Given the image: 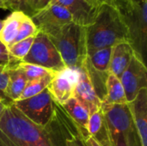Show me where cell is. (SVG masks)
<instances>
[{
    "label": "cell",
    "instance_id": "30bf717a",
    "mask_svg": "<svg viewBox=\"0 0 147 146\" xmlns=\"http://www.w3.org/2000/svg\"><path fill=\"white\" fill-rule=\"evenodd\" d=\"M76 71L78 78L74 86L73 97L88 110L90 115L101 108L102 101L96 93L85 65H84Z\"/></svg>",
    "mask_w": 147,
    "mask_h": 146
},
{
    "label": "cell",
    "instance_id": "4dcf8cb0",
    "mask_svg": "<svg viewBox=\"0 0 147 146\" xmlns=\"http://www.w3.org/2000/svg\"><path fill=\"white\" fill-rule=\"evenodd\" d=\"M10 104H12V103H11V102H6V101H2V100H0V118H1V116L3 115V114L4 110L6 109V108H7L9 105H10Z\"/></svg>",
    "mask_w": 147,
    "mask_h": 146
},
{
    "label": "cell",
    "instance_id": "ba28073f",
    "mask_svg": "<svg viewBox=\"0 0 147 146\" xmlns=\"http://www.w3.org/2000/svg\"><path fill=\"white\" fill-rule=\"evenodd\" d=\"M31 19L38 31L48 37L53 36L62 28L72 22L71 15L64 7L53 3L32 15Z\"/></svg>",
    "mask_w": 147,
    "mask_h": 146
},
{
    "label": "cell",
    "instance_id": "52a82bcc",
    "mask_svg": "<svg viewBox=\"0 0 147 146\" xmlns=\"http://www.w3.org/2000/svg\"><path fill=\"white\" fill-rule=\"evenodd\" d=\"M22 61L41 66L54 73L66 69L53 43L41 32L35 35L28 53Z\"/></svg>",
    "mask_w": 147,
    "mask_h": 146
},
{
    "label": "cell",
    "instance_id": "d4e9b609",
    "mask_svg": "<svg viewBox=\"0 0 147 146\" xmlns=\"http://www.w3.org/2000/svg\"><path fill=\"white\" fill-rule=\"evenodd\" d=\"M10 10L21 11L28 16L34 15L33 0H10Z\"/></svg>",
    "mask_w": 147,
    "mask_h": 146
},
{
    "label": "cell",
    "instance_id": "4fadbf2b",
    "mask_svg": "<svg viewBox=\"0 0 147 146\" xmlns=\"http://www.w3.org/2000/svg\"><path fill=\"white\" fill-rule=\"evenodd\" d=\"M142 145L147 146V89H142L135 99L127 103Z\"/></svg>",
    "mask_w": 147,
    "mask_h": 146
},
{
    "label": "cell",
    "instance_id": "5b68a950",
    "mask_svg": "<svg viewBox=\"0 0 147 146\" xmlns=\"http://www.w3.org/2000/svg\"><path fill=\"white\" fill-rule=\"evenodd\" d=\"M111 146H143L127 104L101 107Z\"/></svg>",
    "mask_w": 147,
    "mask_h": 146
},
{
    "label": "cell",
    "instance_id": "9c48e42d",
    "mask_svg": "<svg viewBox=\"0 0 147 146\" xmlns=\"http://www.w3.org/2000/svg\"><path fill=\"white\" fill-rule=\"evenodd\" d=\"M127 103L135 99L142 89H147V69L146 63L135 53L120 77Z\"/></svg>",
    "mask_w": 147,
    "mask_h": 146
},
{
    "label": "cell",
    "instance_id": "8992f818",
    "mask_svg": "<svg viewBox=\"0 0 147 146\" xmlns=\"http://www.w3.org/2000/svg\"><path fill=\"white\" fill-rule=\"evenodd\" d=\"M13 104L26 118L39 126H46L53 120L59 105L47 89L30 98L16 101Z\"/></svg>",
    "mask_w": 147,
    "mask_h": 146
},
{
    "label": "cell",
    "instance_id": "f546056e",
    "mask_svg": "<svg viewBox=\"0 0 147 146\" xmlns=\"http://www.w3.org/2000/svg\"><path fill=\"white\" fill-rule=\"evenodd\" d=\"M65 146H84V141L83 140L81 136H76L68 140Z\"/></svg>",
    "mask_w": 147,
    "mask_h": 146
},
{
    "label": "cell",
    "instance_id": "6da1fadb",
    "mask_svg": "<svg viewBox=\"0 0 147 146\" xmlns=\"http://www.w3.org/2000/svg\"><path fill=\"white\" fill-rule=\"evenodd\" d=\"M76 136H80L77 127L59 104L46 126L30 121L13 103L0 118V146H65Z\"/></svg>",
    "mask_w": 147,
    "mask_h": 146
},
{
    "label": "cell",
    "instance_id": "e0dca14e",
    "mask_svg": "<svg viewBox=\"0 0 147 146\" xmlns=\"http://www.w3.org/2000/svg\"><path fill=\"white\" fill-rule=\"evenodd\" d=\"M88 132L90 136L92 137L101 146H111L102 108L90 115Z\"/></svg>",
    "mask_w": 147,
    "mask_h": 146
},
{
    "label": "cell",
    "instance_id": "8fae6325",
    "mask_svg": "<svg viewBox=\"0 0 147 146\" xmlns=\"http://www.w3.org/2000/svg\"><path fill=\"white\" fill-rule=\"evenodd\" d=\"M77 78V71L66 68L63 71L55 73L47 89L53 100L62 106L69 99L73 97Z\"/></svg>",
    "mask_w": 147,
    "mask_h": 146
},
{
    "label": "cell",
    "instance_id": "2e32d148",
    "mask_svg": "<svg viewBox=\"0 0 147 146\" xmlns=\"http://www.w3.org/2000/svg\"><path fill=\"white\" fill-rule=\"evenodd\" d=\"M16 62L17 61L9 65L8 72L9 78L5 91L6 96L12 102L19 99L28 83L23 72L16 66Z\"/></svg>",
    "mask_w": 147,
    "mask_h": 146
},
{
    "label": "cell",
    "instance_id": "ac0fdd59",
    "mask_svg": "<svg viewBox=\"0 0 147 146\" xmlns=\"http://www.w3.org/2000/svg\"><path fill=\"white\" fill-rule=\"evenodd\" d=\"M106 95L102 102L106 105H122L127 104V99L123 86L119 77L109 72L106 80Z\"/></svg>",
    "mask_w": 147,
    "mask_h": 146
},
{
    "label": "cell",
    "instance_id": "3957f363",
    "mask_svg": "<svg viewBox=\"0 0 147 146\" xmlns=\"http://www.w3.org/2000/svg\"><path fill=\"white\" fill-rule=\"evenodd\" d=\"M49 39L66 68L76 71L84 65L88 57L84 27L71 22Z\"/></svg>",
    "mask_w": 147,
    "mask_h": 146
},
{
    "label": "cell",
    "instance_id": "44dd1931",
    "mask_svg": "<svg viewBox=\"0 0 147 146\" xmlns=\"http://www.w3.org/2000/svg\"><path fill=\"white\" fill-rule=\"evenodd\" d=\"M16 66L20 70H22L28 83L34 81V80L40 79V78H43V77H46L48 76H53L55 74L52 71H49L46 68H43L39 65L25 63L23 61H17Z\"/></svg>",
    "mask_w": 147,
    "mask_h": 146
},
{
    "label": "cell",
    "instance_id": "83f0119b",
    "mask_svg": "<svg viewBox=\"0 0 147 146\" xmlns=\"http://www.w3.org/2000/svg\"><path fill=\"white\" fill-rule=\"evenodd\" d=\"M51 2H52V0H33V9H34V13L35 14L38 11L43 9L47 5H49L51 3Z\"/></svg>",
    "mask_w": 147,
    "mask_h": 146
},
{
    "label": "cell",
    "instance_id": "4316f807",
    "mask_svg": "<svg viewBox=\"0 0 147 146\" xmlns=\"http://www.w3.org/2000/svg\"><path fill=\"white\" fill-rule=\"evenodd\" d=\"M16 61L18 60L14 59L10 56L7 46L0 41V65H9Z\"/></svg>",
    "mask_w": 147,
    "mask_h": 146
},
{
    "label": "cell",
    "instance_id": "7c38bea8",
    "mask_svg": "<svg viewBox=\"0 0 147 146\" xmlns=\"http://www.w3.org/2000/svg\"><path fill=\"white\" fill-rule=\"evenodd\" d=\"M51 3L64 7L71 15L72 22L84 28L94 22L98 9L85 0H52Z\"/></svg>",
    "mask_w": 147,
    "mask_h": 146
},
{
    "label": "cell",
    "instance_id": "603a6c76",
    "mask_svg": "<svg viewBox=\"0 0 147 146\" xmlns=\"http://www.w3.org/2000/svg\"><path fill=\"white\" fill-rule=\"evenodd\" d=\"M34 37L27 38L25 40H20V41L16 42L13 45L9 46L8 47V50H9L10 56L16 60L22 61L26 57V55L28 53V52L31 48V46L33 44Z\"/></svg>",
    "mask_w": 147,
    "mask_h": 146
},
{
    "label": "cell",
    "instance_id": "9a60e30c",
    "mask_svg": "<svg viewBox=\"0 0 147 146\" xmlns=\"http://www.w3.org/2000/svg\"><path fill=\"white\" fill-rule=\"evenodd\" d=\"M134 54V50L129 42L124 41L115 45L112 47L109 72L120 78L128 66Z\"/></svg>",
    "mask_w": 147,
    "mask_h": 146
},
{
    "label": "cell",
    "instance_id": "277c9868",
    "mask_svg": "<svg viewBox=\"0 0 147 146\" xmlns=\"http://www.w3.org/2000/svg\"><path fill=\"white\" fill-rule=\"evenodd\" d=\"M128 30L129 43L146 63L147 54V0H115Z\"/></svg>",
    "mask_w": 147,
    "mask_h": 146
},
{
    "label": "cell",
    "instance_id": "d6a6232c",
    "mask_svg": "<svg viewBox=\"0 0 147 146\" xmlns=\"http://www.w3.org/2000/svg\"><path fill=\"white\" fill-rule=\"evenodd\" d=\"M3 20H0V32L3 28Z\"/></svg>",
    "mask_w": 147,
    "mask_h": 146
},
{
    "label": "cell",
    "instance_id": "cb8c5ba5",
    "mask_svg": "<svg viewBox=\"0 0 147 146\" xmlns=\"http://www.w3.org/2000/svg\"><path fill=\"white\" fill-rule=\"evenodd\" d=\"M39 33L38 28H36L35 24L34 23L33 20L30 16L25 15L23 19L21 22L18 33L16 34V37L12 43V45L16 42H18L20 40H25L29 37H34Z\"/></svg>",
    "mask_w": 147,
    "mask_h": 146
},
{
    "label": "cell",
    "instance_id": "7a4b0ae2",
    "mask_svg": "<svg viewBox=\"0 0 147 146\" xmlns=\"http://www.w3.org/2000/svg\"><path fill=\"white\" fill-rule=\"evenodd\" d=\"M85 30L88 55L102 48L113 47L120 42H129L127 26L115 6H100L94 22Z\"/></svg>",
    "mask_w": 147,
    "mask_h": 146
},
{
    "label": "cell",
    "instance_id": "836d02e7",
    "mask_svg": "<svg viewBox=\"0 0 147 146\" xmlns=\"http://www.w3.org/2000/svg\"><path fill=\"white\" fill-rule=\"evenodd\" d=\"M137 1H141V0H137Z\"/></svg>",
    "mask_w": 147,
    "mask_h": 146
},
{
    "label": "cell",
    "instance_id": "d6986e66",
    "mask_svg": "<svg viewBox=\"0 0 147 146\" xmlns=\"http://www.w3.org/2000/svg\"><path fill=\"white\" fill-rule=\"evenodd\" d=\"M25 14L21 11H12L5 20L0 32V41L4 44L7 48L12 45L19 30V27Z\"/></svg>",
    "mask_w": 147,
    "mask_h": 146
},
{
    "label": "cell",
    "instance_id": "1f68e13d",
    "mask_svg": "<svg viewBox=\"0 0 147 146\" xmlns=\"http://www.w3.org/2000/svg\"><path fill=\"white\" fill-rule=\"evenodd\" d=\"M84 146H101L92 137L88 138L86 140H84Z\"/></svg>",
    "mask_w": 147,
    "mask_h": 146
},
{
    "label": "cell",
    "instance_id": "5bb4252c",
    "mask_svg": "<svg viewBox=\"0 0 147 146\" xmlns=\"http://www.w3.org/2000/svg\"><path fill=\"white\" fill-rule=\"evenodd\" d=\"M62 108L77 127L83 140L84 141L90 138V136L88 132L90 114L88 110L74 97H71L65 103H64Z\"/></svg>",
    "mask_w": 147,
    "mask_h": 146
},
{
    "label": "cell",
    "instance_id": "ffe728a7",
    "mask_svg": "<svg viewBox=\"0 0 147 146\" xmlns=\"http://www.w3.org/2000/svg\"><path fill=\"white\" fill-rule=\"evenodd\" d=\"M112 47H106L95 51L88 55L89 65L97 72L108 74L109 70Z\"/></svg>",
    "mask_w": 147,
    "mask_h": 146
},
{
    "label": "cell",
    "instance_id": "f1b7e54d",
    "mask_svg": "<svg viewBox=\"0 0 147 146\" xmlns=\"http://www.w3.org/2000/svg\"><path fill=\"white\" fill-rule=\"evenodd\" d=\"M90 5L99 8L102 5H110L115 7V0H85Z\"/></svg>",
    "mask_w": 147,
    "mask_h": 146
},
{
    "label": "cell",
    "instance_id": "484cf974",
    "mask_svg": "<svg viewBox=\"0 0 147 146\" xmlns=\"http://www.w3.org/2000/svg\"><path fill=\"white\" fill-rule=\"evenodd\" d=\"M9 65L10 64L4 65H0V100L6 101V102L13 103L12 102H10L8 99V97L6 96V93H5L7 83H8V78H9L8 72H9Z\"/></svg>",
    "mask_w": 147,
    "mask_h": 146
},
{
    "label": "cell",
    "instance_id": "7402d4cb",
    "mask_svg": "<svg viewBox=\"0 0 147 146\" xmlns=\"http://www.w3.org/2000/svg\"><path fill=\"white\" fill-rule=\"evenodd\" d=\"M54 75L28 82L27 83L24 90L22 91L21 96L19 97V99L17 101L28 99V98H30L32 96H34L41 93L44 89H46L47 88L48 84L50 83V82L53 79V77H54Z\"/></svg>",
    "mask_w": 147,
    "mask_h": 146
},
{
    "label": "cell",
    "instance_id": "e575fe53",
    "mask_svg": "<svg viewBox=\"0 0 147 146\" xmlns=\"http://www.w3.org/2000/svg\"></svg>",
    "mask_w": 147,
    "mask_h": 146
}]
</instances>
